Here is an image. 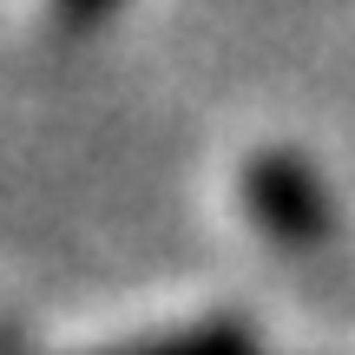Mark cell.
<instances>
[{"instance_id":"cell-1","label":"cell","mask_w":355,"mask_h":355,"mask_svg":"<svg viewBox=\"0 0 355 355\" xmlns=\"http://www.w3.org/2000/svg\"><path fill=\"white\" fill-rule=\"evenodd\" d=\"M13 20L33 26V33H79V26H92L99 13H112L119 0H7Z\"/></svg>"}]
</instances>
